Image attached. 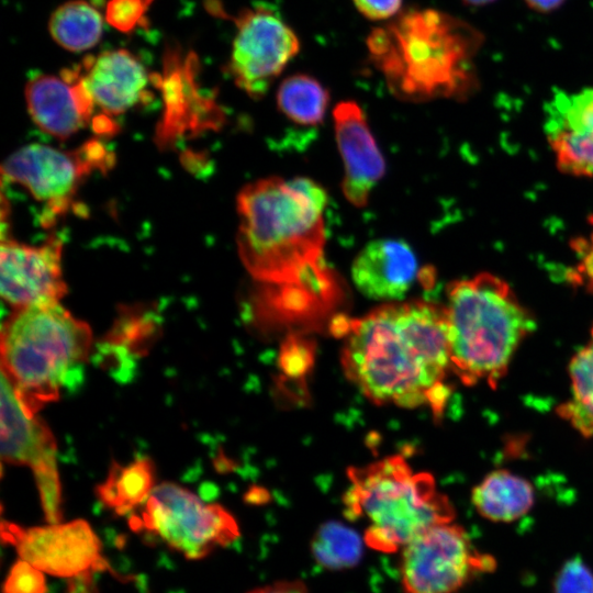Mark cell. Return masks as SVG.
I'll return each mask as SVG.
<instances>
[{
  "instance_id": "44dd1931",
  "label": "cell",
  "mask_w": 593,
  "mask_h": 593,
  "mask_svg": "<svg viewBox=\"0 0 593 593\" xmlns=\"http://www.w3.org/2000/svg\"><path fill=\"white\" fill-rule=\"evenodd\" d=\"M154 483V463L138 458L126 466H112L105 481L97 486V495L108 508L123 515L144 504Z\"/></svg>"
},
{
  "instance_id": "ac0fdd59",
  "label": "cell",
  "mask_w": 593,
  "mask_h": 593,
  "mask_svg": "<svg viewBox=\"0 0 593 593\" xmlns=\"http://www.w3.org/2000/svg\"><path fill=\"white\" fill-rule=\"evenodd\" d=\"M80 72L94 105L105 115H118L135 105L143 99L148 83L142 63L125 49L88 57Z\"/></svg>"
},
{
  "instance_id": "f1b7e54d",
  "label": "cell",
  "mask_w": 593,
  "mask_h": 593,
  "mask_svg": "<svg viewBox=\"0 0 593 593\" xmlns=\"http://www.w3.org/2000/svg\"><path fill=\"white\" fill-rule=\"evenodd\" d=\"M353 3L363 18L376 22L392 20L403 7V0H353Z\"/></svg>"
},
{
  "instance_id": "1f68e13d",
  "label": "cell",
  "mask_w": 593,
  "mask_h": 593,
  "mask_svg": "<svg viewBox=\"0 0 593 593\" xmlns=\"http://www.w3.org/2000/svg\"><path fill=\"white\" fill-rule=\"evenodd\" d=\"M527 5L539 12H549L559 8L564 0H525Z\"/></svg>"
},
{
  "instance_id": "d6986e66",
  "label": "cell",
  "mask_w": 593,
  "mask_h": 593,
  "mask_svg": "<svg viewBox=\"0 0 593 593\" xmlns=\"http://www.w3.org/2000/svg\"><path fill=\"white\" fill-rule=\"evenodd\" d=\"M535 491L524 478L508 470L488 474L472 492V503L481 516L493 522H513L533 506Z\"/></svg>"
},
{
  "instance_id": "603a6c76",
  "label": "cell",
  "mask_w": 593,
  "mask_h": 593,
  "mask_svg": "<svg viewBox=\"0 0 593 593\" xmlns=\"http://www.w3.org/2000/svg\"><path fill=\"white\" fill-rule=\"evenodd\" d=\"M100 12L85 0L63 3L52 14L49 32L54 41L71 52L91 48L102 34Z\"/></svg>"
},
{
  "instance_id": "277c9868",
  "label": "cell",
  "mask_w": 593,
  "mask_h": 593,
  "mask_svg": "<svg viewBox=\"0 0 593 593\" xmlns=\"http://www.w3.org/2000/svg\"><path fill=\"white\" fill-rule=\"evenodd\" d=\"M91 345L89 325L59 302L14 309L1 329V372L34 416L81 383Z\"/></svg>"
},
{
  "instance_id": "83f0119b",
  "label": "cell",
  "mask_w": 593,
  "mask_h": 593,
  "mask_svg": "<svg viewBox=\"0 0 593 593\" xmlns=\"http://www.w3.org/2000/svg\"><path fill=\"white\" fill-rule=\"evenodd\" d=\"M152 0H109L105 20L121 32H130L141 25Z\"/></svg>"
},
{
  "instance_id": "6da1fadb",
  "label": "cell",
  "mask_w": 593,
  "mask_h": 593,
  "mask_svg": "<svg viewBox=\"0 0 593 593\" xmlns=\"http://www.w3.org/2000/svg\"><path fill=\"white\" fill-rule=\"evenodd\" d=\"M343 368L361 393L377 404L441 413L450 353L445 306L415 300L388 302L368 314L340 320Z\"/></svg>"
},
{
  "instance_id": "2e32d148",
  "label": "cell",
  "mask_w": 593,
  "mask_h": 593,
  "mask_svg": "<svg viewBox=\"0 0 593 593\" xmlns=\"http://www.w3.org/2000/svg\"><path fill=\"white\" fill-rule=\"evenodd\" d=\"M29 112L44 132L66 138L90 120L94 102L79 69L64 70L60 77L37 75L26 85Z\"/></svg>"
},
{
  "instance_id": "5bb4252c",
  "label": "cell",
  "mask_w": 593,
  "mask_h": 593,
  "mask_svg": "<svg viewBox=\"0 0 593 593\" xmlns=\"http://www.w3.org/2000/svg\"><path fill=\"white\" fill-rule=\"evenodd\" d=\"M544 123L557 166L593 177V87L556 93L545 105Z\"/></svg>"
},
{
  "instance_id": "5b68a950",
  "label": "cell",
  "mask_w": 593,
  "mask_h": 593,
  "mask_svg": "<svg viewBox=\"0 0 593 593\" xmlns=\"http://www.w3.org/2000/svg\"><path fill=\"white\" fill-rule=\"evenodd\" d=\"M450 363L467 385L495 387L535 321L507 282L483 272L452 282L445 305Z\"/></svg>"
},
{
  "instance_id": "9a60e30c",
  "label": "cell",
  "mask_w": 593,
  "mask_h": 593,
  "mask_svg": "<svg viewBox=\"0 0 593 593\" xmlns=\"http://www.w3.org/2000/svg\"><path fill=\"white\" fill-rule=\"evenodd\" d=\"M333 118L335 137L344 164L343 193L351 204L363 206L384 175L383 156L365 112L357 102H338Z\"/></svg>"
},
{
  "instance_id": "52a82bcc",
  "label": "cell",
  "mask_w": 593,
  "mask_h": 593,
  "mask_svg": "<svg viewBox=\"0 0 593 593\" xmlns=\"http://www.w3.org/2000/svg\"><path fill=\"white\" fill-rule=\"evenodd\" d=\"M131 527L157 536L190 560L202 559L239 536L235 518L224 507L167 482L154 488Z\"/></svg>"
},
{
  "instance_id": "4dcf8cb0",
  "label": "cell",
  "mask_w": 593,
  "mask_h": 593,
  "mask_svg": "<svg viewBox=\"0 0 593 593\" xmlns=\"http://www.w3.org/2000/svg\"><path fill=\"white\" fill-rule=\"evenodd\" d=\"M586 246L588 248L580 260L579 273L583 281H586L589 289L593 290V238Z\"/></svg>"
},
{
  "instance_id": "484cf974",
  "label": "cell",
  "mask_w": 593,
  "mask_h": 593,
  "mask_svg": "<svg viewBox=\"0 0 593 593\" xmlns=\"http://www.w3.org/2000/svg\"><path fill=\"white\" fill-rule=\"evenodd\" d=\"M553 593H593V572L580 558L570 559L555 578Z\"/></svg>"
},
{
  "instance_id": "7a4b0ae2",
  "label": "cell",
  "mask_w": 593,
  "mask_h": 593,
  "mask_svg": "<svg viewBox=\"0 0 593 593\" xmlns=\"http://www.w3.org/2000/svg\"><path fill=\"white\" fill-rule=\"evenodd\" d=\"M326 203L325 190L303 177H269L240 190L237 249L256 281L271 290L339 293L324 259Z\"/></svg>"
},
{
  "instance_id": "4316f807",
  "label": "cell",
  "mask_w": 593,
  "mask_h": 593,
  "mask_svg": "<svg viewBox=\"0 0 593 593\" xmlns=\"http://www.w3.org/2000/svg\"><path fill=\"white\" fill-rule=\"evenodd\" d=\"M3 593H47L44 572L20 559L10 569Z\"/></svg>"
},
{
  "instance_id": "8fae6325",
  "label": "cell",
  "mask_w": 593,
  "mask_h": 593,
  "mask_svg": "<svg viewBox=\"0 0 593 593\" xmlns=\"http://www.w3.org/2000/svg\"><path fill=\"white\" fill-rule=\"evenodd\" d=\"M56 441L51 429L31 415L19 400L12 383L1 372V458L29 466L34 474L45 518H61V490L56 462Z\"/></svg>"
},
{
  "instance_id": "8992f818",
  "label": "cell",
  "mask_w": 593,
  "mask_h": 593,
  "mask_svg": "<svg viewBox=\"0 0 593 593\" xmlns=\"http://www.w3.org/2000/svg\"><path fill=\"white\" fill-rule=\"evenodd\" d=\"M346 514L367 522L365 541L394 552L427 528L449 523L455 511L436 490L430 474L414 472L401 457H389L349 471Z\"/></svg>"
},
{
  "instance_id": "e0dca14e",
  "label": "cell",
  "mask_w": 593,
  "mask_h": 593,
  "mask_svg": "<svg viewBox=\"0 0 593 593\" xmlns=\"http://www.w3.org/2000/svg\"><path fill=\"white\" fill-rule=\"evenodd\" d=\"M418 275V262L411 246L394 238L367 244L351 266L356 288L367 298L394 302L412 288Z\"/></svg>"
},
{
  "instance_id": "d4e9b609",
  "label": "cell",
  "mask_w": 593,
  "mask_h": 593,
  "mask_svg": "<svg viewBox=\"0 0 593 593\" xmlns=\"http://www.w3.org/2000/svg\"><path fill=\"white\" fill-rule=\"evenodd\" d=\"M311 548L316 562L328 570L351 568L359 562L362 553L358 534L338 522L321 526Z\"/></svg>"
},
{
  "instance_id": "30bf717a",
  "label": "cell",
  "mask_w": 593,
  "mask_h": 593,
  "mask_svg": "<svg viewBox=\"0 0 593 593\" xmlns=\"http://www.w3.org/2000/svg\"><path fill=\"white\" fill-rule=\"evenodd\" d=\"M113 157L98 141L76 150L31 144L13 153L2 165V176L25 187L51 212L66 210L79 183L96 169H107Z\"/></svg>"
},
{
  "instance_id": "7c38bea8",
  "label": "cell",
  "mask_w": 593,
  "mask_h": 593,
  "mask_svg": "<svg viewBox=\"0 0 593 593\" xmlns=\"http://www.w3.org/2000/svg\"><path fill=\"white\" fill-rule=\"evenodd\" d=\"M1 532L20 559L54 577L76 578L107 566L101 542L83 519L29 528L2 521Z\"/></svg>"
},
{
  "instance_id": "f546056e",
  "label": "cell",
  "mask_w": 593,
  "mask_h": 593,
  "mask_svg": "<svg viewBox=\"0 0 593 593\" xmlns=\"http://www.w3.org/2000/svg\"><path fill=\"white\" fill-rule=\"evenodd\" d=\"M248 593H307V590L301 581H282L255 589Z\"/></svg>"
},
{
  "instance_id": "7402d4cb",
  "label": "cell",
  "mask_w": 593,
  "mask_h": 593,
  "mask_svg": "<svg viewBox=\"0 0 593 593\" xmlns=\"http://www.w3.org/2000/svg\"><path fill=\"white\" fill-rule=\"evenodd\" d=\"M276 101L279 111L292 123L317 126L326 114L329 93L315 77L298 72L281 81Z\"/></svg>"
},
{
  "instance_id": "d6a6232c",
  "label": "cell",
  "mask_w": 593,
  "mask_h": 593,
  "mask_svg": "<svg viewBox=\"0 0 593 593\" xmlns=\"http://www.w3.org/2000/svg\"><path fill=\"white\" fill-rule=\"evenodd\" d=\"M466 3L468 4H472V5H483V4H486V3H490L494 0H463Z\"/></svg>"
},
{
  "instance_id": "ba28073f",
  "label": "cell",
  "mask_w": 593,
  "mask_h": 593,
  "mask_svg": "<svg viewBox=\"0 0 593 593\" xmlns=\"http://www.w3.org/2000/svg\"><path fill=\"white\" fill-rule=\"evenodd\" d=\"M496 566L489 553L478 551L458 525H434L409 541L400 572L405 593H454L475 575Z\"/></svg>"
},
{
  "instance_id": "9c48e42d",
  "label": "cell",
  "mask_w": 593,
  "mask_h": 593,
  "mask_svg": "<svg viewBox=\"0 0 593 593\" xmlns=\"http://www.w3.org/2000/svg\"><path fill=\"white\" fill-rule=\"evenodd\" d=\"M234 23L228 75L248 97L262 98L299 54L300 38L280 12L264 2L240 10Z\"/></svg>"
},
{
  "instance_id": "3957f363",
  "label": "cell",
  "mask_w": 593,
  "mask_h": 593,
  "mask_svg": "<svg viewBox=\"0 0 593 593\" xmlns=\"http://www.w3.org/2000/svg\"><path fill=\"white\" fill-rule=\"evenodd\" d=\"M483 34L433 8H410L374 27L366 47L390 92L403 101L463 99L478 87Z\"/></svg>"
},
{
  "instance_id": "4fadbf2b",
  "label": "cell",
  "mask_w": 593,
  "mask_h": 593,
  "mask_svg": "<svg viewBox=\"0 0 593 593\" xmlns=\"http://www.w3.org/2000/svg\"><path fill=\"white\" fill-rule=\"evenodd\" d=\"M66 292L58 238H49L40 246L2 240L1 296L11 306L58 303Z\"/></svg>"
},
{
  "instance_id": "ffe728a7",
  "label": "cell",
  "mask_w": 593,
  "mask_h": 593,
  "mask_svg": "<svg viewBox=\"0 0 593 593\" xmlns=\"http://www.w3.org/2000/svg\"><path fill=\"white\" fill-rule=\"evenodd\" d=\"M156 334V325L147 314L122 315L98 346L102 365L119 378L130 373L133 361L148 351Z\"/></svg>"
},
{
  "instance_id": "cb8c5ba5",
  "label": "cell",
  "mask_w": 593,
  "mask_h": 593,
  "mask_svg": "<svg viewBox=\"0 0 593 593\" xmlns=\"http://www.w3.org/2000/svg\"><path fill=\"white\" fill-rule=\"evenodd\" d=\"M571 396L559 415L584 437L593 436V329L589 343L571 359Z\"/></svg>"
}]
</instances>
